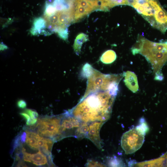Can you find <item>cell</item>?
I'll use <instances>...</instances> for the list:
<instances>
[{"instance_id": "8992f818", "label": "cell", "mask_w": 167, "mask_h": 167, "mask_svg": "<svg viewBox=\"0 0 167 167\" xmlns=\"http://www.w3.org/2000/svg\"><path fill=\"white\" fill-rule=\"evenodd\" d=\"M82 122L78 118L66 112L63 115L61 126L62 139L66 137V131H69V136H75V132Z\"/></svg>"}, {"instance_id": "ffe728a7", "label": "cell", "mask_w": 167, "mask_h": 167, "mask_svg": "<svg viewBox=\"0 0 167 167\" xmlns=\"http://www.w3.org/2000/svg\"><path fill=\"white\" fill-rule=\"evenodd\" d=\"M136 127L142 132L145 134L148 131V126L147 123L144 121L142 122H141L140 124Z\"/></svg>"}, {"instance_id": "603a6c76", "label": "cell", "mask_w": 167, "mask_h": 167, "mask_svg": "<svg viewBox=\"0 0 167 167\" xmlns=\"http://www.w3.org/2000/svg\"><path fill=\"white\" fill-rule=\"evenodd\" d=\"M120 161L117 159H113L110 162V165L112 166H117L121 165Z\"/></svg>"}, {"instance_id": "e0dca14e", "label": "cell", "mask_w": 167, "mask_h": 167, "mask_svg": "<svg viewBox=\"0 0 167 167\" xmlns=\"http://www.w3.org/2000/svg\"><path fill=\"white\" fill-rule=\"evenodd\" d=\"M89 123L82 122L75 132V137L80 139L87 138L89 130Z\"/></svg>"}, {"instance_id": "d4e9b609", "label": "cell", "mask_w": 167, "mask_h": 167, "mask_svg": "<svg viewBox=\"0 0 167 167\" xmlns=\"http://www.w3.org/2000/svg\"><path fill=\"white\" fill-rule=\"evenodd\" d=\"M21 141L22 143H24L26 139V133L25 132H23L19 135Z\"/></svg>"}, {"instance_id": "9c48e42d", "label": "cell", "mask_w": 167, "mask_h": 167, "mask_svg": "<svg viewBox=\"0 0 167 167\" xmlns=\"http://www.w3.org/2000/svg\"><path fill=\"white\" fill-rule=\"evenodd\" d=\"M57 11L58 15V27H58L68 28L71 23L74 21V6L67 10Z\"/></svg>"}, {"instance_id": "4316f807", "label": "cell", "mask_w": 167, "mask_h": 167, "mask_svg": "<svg viewBox=\"0 0 167 167\" xmlns=\"http://www.w3.org/2000/svg\"><path fill=\"white\" fill-rule=\"evenodd\" d=\"M20 114L26 120V122L28 121L31 118L29 115L26 113H21Z\"/></svg>"}, {"instance_id": "484cf974", "label": "cell", "mask_w": 167, "mask_h": 167, "mask_svg": "<svg viewBox=\"0 0 167 167\" xmlns=\"http://www.w3.org/2000/svg\"><path fill=\"white\" fill-rule=\"evenodd\" d=\"M37 121V119H30L28 122H26V124L28 126L32 125L35 124Z\"/></svg>"}, {"instance_id": "5bb4252c", "label": "cell", "mask_w": 167, "mask_h": 167, "mask_svg": "<svg viewBox=\"0 0 167 167\" xmlns=\"http://www.w3.org/2000/svg\"><path fill=\"white\" fill-rule=\"evenodd\" d=\"M31 162L37 166H41L46 164L48 160L46 156L40 150L35 154H30Z\"/></svg>"}, {"instance_id": "8fae6325", "label": "cell", "mask_w": 167, "mask_h": 167, "mask_svg": "<svg viewBox=\"0 0 167 167\" xmlns=\"http://www.w3.org/2000/svg\"><path fill=\"white\" fill-rule=\"evenodd\" d=\"M99 10L108 11L112 8L118 5H128L127 0H98Z\"/></svg>"}, {"instance_id": "44dd1931", "label": "cell", "mask_w": 167, "mask_h": 167, "mask_svg": "<svg viewBox=\"0 0 167 167\" xmlns=\"http://www.w3.org/2000/svg\"><path fill=\"white\" fill-rule=\"evenodd\" d=\"M86 165L88 167H103L105 166V165L100 163L96 161L91 160H88Z\"/></svg>"}, {"instance_id": "6da1fadb", "label": "cell", "mask_w": 167, "mask_h": 167, "mask_svg": "<svg viewBox=\"0 0 167 167\" xmlns=\"http://www.w3.org/2000/svg\"><path fill=\"white\" fill-rule=\"evenodd\" d=\"M115 97L108 91L92 92L81 98L75 107L66 112L82 122H105L110 116Z\"/></svg>"}, {"instance_id": "9a60e30c", "label": "cell", "mask_w": 167, "mask_h": 167, "mask_svg": "<svg viewBox=\"0 0 167 167\" xmlns=\"http://www.w3.org/2000/svg\"><path fill=\"white\" fill-rule=\"evenodd\" d=\"M88 39V36L84 33H80L77 36L73 45L74 49L76 54L79 55L83 44Z\"/></svg>"}, {"instance_id": "3957f363", "label": "cell", "mask_w": 167, "mask_h": 167, "mask_svg": "<svg viewBox=\"0 0 167 167\" xmlns=\"http://www.w3.org/2000/svg\"><path fill=\"white\" fill-rule=\"evenodd\" d=\"M81 75L88 79L86 91L82 98H85L91 93L99 91H108L110 84L114 81L121 80L122 76L121 74H103L88 63L83 66Z\"/></svg>"}, {"instance_id": "d6986e66", "label": "cell", "mask_w": 167, "mask_h": 167, "mask_svg": "<svg viewBox=\"0 0 167 167\" xmlns=\"http://www.w3.org/2000/svg\"><path fill=\"white\" fill-rule=\"evenodd\" d=\"M56 29L55 32L57 33L59 36L65 41H67L68 37V28L59 27Z\"/></svg>"}, {"instance_id": "7a4b0ae2", "label": "cell", "mask_w": 167, "mask_h": 167, "mask_svg": "<svg viewBox=\"0 0 167 167\" xmlns=\"http://www.w3.org/2000/svg\"><path fill=\"white\" fill-rule=\"evenodd\" d=\"M131 51L133 55L140 54L144 56L151 63L155 75L162 74L160 70L167 62V41L155 42L139 36Z\"/></svg>"}, {"instance_id": "7c38bea8", "label": "cell", "mask_w": 167, "mask_h": 167, "mask_svg": "<svg viewBox=\"0 0 167 167\" xmlns=\"http://www.w3.org/2000/svg\"><path fill=\"white\" fill-rule=\"evenodd\" d=\"M74 5L83 7L90 13L99 8L98 0H75Z\"/></svg>"}, {"instance_id": "ac0fdd59", "label": "cell", "mask_w": 167, "mask_h": 167, "mask_svg": "<svg viewBox=\"0 0 167 167\" xmlns=\"http://www.w3.org/2000/svg\"><path fill=\"white\" fill-rule=\"evenodd\" d=\"M56 12V10L53 4L46 2L44 12V16H51L55 14Z\"/></svg>"}, {"instance_id": "277c9868", "label": "cell", "mask_w": 167, "mask_h": 167, "mask_svg": "<svg viewBox=\"0 0 167 167\" xmlns=\"http://www.w3.org/2000/svg\"><path fill=\"white\" fill-rule=\"evenodd\" d=\"M63 115L45 117L38 120L36 126L37 132L42 136L53 138L54 141L62 139L61 126Z\"/></svg>"}, {"instance_id": "ba28073f", "label": "cell", "mask_w": 167, "mask_h": 167, "mask_svg": "<svg viewBox=\"0 0 167 167\" xmlns=\"http://www.w3.org/2000/svg\"><path fill=\"white\" fill-rule=\"evenodd\" d=\"M30 32L33 36L42 34L47 35L52 33L47 28L46 20L41 17L34 19Z\"/></svg>"}, {"instance_id": "5b68a950", "label": "cell", "mask_w": 167, "mask_h": 167, "mask_svg": "<svg viewBox=\"0 0 167 167\" xmlns=\"http://www.w3.org/2000/svg\"><path fill=\"white\" fill-rule=\"evenodd\" d=\"M145 134L136 127L125 133L121 139V146L126 154H132L139 150L144 141Z\"/></svg>"}, {"instance_id": "cb8c5ba5", "label": "cell", "mask_w": 167, "mask_h": 167, "mask_svg": "<svg viewBox=\"0 0 167 167\" xmlns=\"http://www.w3.org/2000/svg\"><path fill=\"white\" fill-rule=\"evenodd\" d=\"M17 105L19 108L24 109L26 107V103L24 101L20 100L18 102Z\"/></svg>"}, {"instance_id": "52a82bcc", "label": "cell", "mask_w": 167, "mask_h": 167, "mask_svg": "<svg viewBox=\"0 0 167 167\" xmlns=\"http://www.w3.org/2000/svg\"><path fill=\"white\" fill-rule=\"evenodd\" d=\"M105 122L95 121L89 123L87 138L90 140L99 149L102 148L100 135L101 128Z\"/></svg>"}, {"instance_id": "2e32d148", "label": "cell", "mask_w": 167, "mask_h": 167, "mask_svg": "<svg viewBox=\"0 0 167 167\" xmlns=\"http://www.w3.org/2000/svg\"><path fill=\"white\" fill-rule=\"evenodd\" d=\"M116 57L115 52L113 50H109L103 53L100 59V61L104 63L110 64L116 60Z\"/></svg>"}, {"instance_id": "7402d4cb", "label": "cell", "mask_w": 167, "mask_h": 167, "mask_svg": "<svg viewBox=\"0 0 167 167\" xmlns=\"http://www.w3.org/2000/svg\"><path fill=\"white\" fill-rule=\"evenodd\" d=\"M26 112L29 115L32 119H37L38 115L36 111L31 109H28L26 110Z\"/></svg>"}, {"instance_id": "30bf717a", "label": "cell", "mask_w": 167, "mask_h": 167, "mask_svg": "<svg viewBox=\"0 0 167 167\" xmlns=\"http://www.w3.org/2000/svg\"><path fill=\"white\" fill-rule=\"evenodd\" d=\"M124 82L126 86L133 92H136L139 89L137 77L135 73L130 71L124 74Z\"/></svg>"}, {"instance_id": "4fadbf2b", "label": "cell", "mask_w": 167, "mask_h": 167, "mask_svg": "<svg viewBox=\"0 0 167 167\" xmlns=\"http://www.w3.org/2000/svg\"><path fill=\"white\" fill-rule=\"evenodd\" d=\"M27 136L26 142L31 148L34 150H39L37 144V140L40 136L34 132L26 131Z\"/></svg>"}]
</instances>
